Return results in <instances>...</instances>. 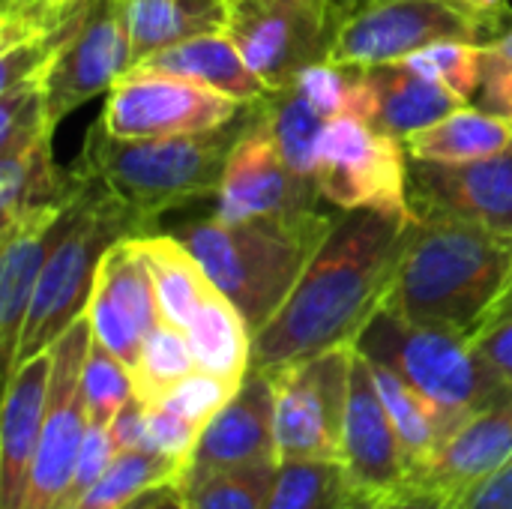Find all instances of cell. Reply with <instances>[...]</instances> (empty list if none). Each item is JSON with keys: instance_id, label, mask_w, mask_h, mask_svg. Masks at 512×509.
Segmentation results:
<instances>
[{"instance_id": "cell-1", "label": "cell", "mask_w": 512, "mask_h": 509, "mask_svg": "<svg viewBox=\"0 0 512 509\" xmlns=\"http://www.w3.org/2000/svg\"><path fill=\"white\" fill-rule=\"evenodd\" d=\"M411 234L408 210H342L282 309L252 336V369L354 348L381 312Z\"/></svg>"}, {"instance_id": "cell-2", "label": "cell", "mask_w": 512, "mask_h": 509, "mask_svg": "<svg viewBox=\"0 0 512 509\" xmlns=\"http://www.w3.org/2000/svg\"><path fill=\"white\" fill-rule=\"evenodd\" d=\"M512 279V234L471 222H417L384 309L474 339Z\"/></svg>"}, {"instance_id": "cell-3", "label": "cell", "mask_w": 512, "mask_h": 509, "mask_svg": "<svg viewBox=\"0 0 512 509\" xmlns=\"http://www.w3.org/2000/svg\"><path fill=\"white\" fill-rule=\"evenodd\" d=\"M333 225L336 216L321 210L252 219H222L213 210L168 234L198 258L216 291L240 309L255 336L282 309Z\"/></svg>"}, {"instance_id": "cell-4", "label": "cell", "mask_w": 512, "mask_h": 509, "mask_svg": "<svg viewBox=\"0 0 512 509\" xmlns=\"http://www.w3.org/2000/svg\"><path fill=\"white\" fill-rule=\"evenodd\" d=\"M255 108L258 102L246 105L243 114L219 129L168 138H114L96 120L72 165L156 228L159 216L222 192L228 159Z\"/></svg>"}, {"instance_id": "cell-5", "label": "cell", "mask_w": 512, "mask_h": 509, "mask_svg": "<svg viewBox=\"0 0 512 509\" xmlns=\"http://www.w3.org/2000/svg\"><path fill=\"white\" fill-rule=\"evenodd\" d=\"M153 231L156 228L150 222H144L123 201H117L105 186L84 177V192L75 204V219L66 228V234L57 240V246L51 249L42 267V276L36 282V294H33V303L21 330L12 372L18 369V363L42 351H51L54 342L78 318L87 315L96 273H99L105 252L126 237H141Z\"/></svg>"}, {"instance_id": "cell-6", "label": "cell", "mask_w": 512, "mask_h": 509, "mask_svg": "<svg viewBox=\"0 0 512 509\" xmlns=\"http://www.w3.org/2000/svg\"><path fill=\"white\" fill-rule=\"evenodd\" d=\"M354 348L366 360L405 378L438 411L447 438L480 411L512 396L507 384L477 357L468 336L408 324L384 306Z\"/></svg>"}, {"instance_id": "cell-7", "label": "cell", "mask_w": 512, "mask_h": 509, "mask_svg": "<svg viewBox=\"0 0 512 509\" xmlns=\"http://www.w3.org/2000/svg\"><path fill=\"white\" fill-rule=\"evenodd\" d=\"M512 27V9H480L465 0H375L336 33L330 63L402 60L435 42L492 45Z\"/></svg>"}, {"instance_id": "cell-8", "label": "cell", "mask_w": 512, "mask_h": 509, "mask_svg": "<svg viewBox=\"0 0 512 509\" xmlns=\"http://www.w3.org/2000/svg\"><path fill=\"white\" fill-rule=\"evenodd\" d=\"M225 33L267 90L327 63L339 21L330 0H225Z\"/></svg>"}, {"instance_id": "cell-9", "label": "cell", "mask_w": 512, "mask_h": 509, "mask_svg": "<svg viewBox=\"0 0 512 509\" xmlns=\"http://www.w3.org/2000/svg\"><path fill=\"white\" fill-rule=\"evenodd\" d=\"M315 180L336 210H408V147L360 117H336L321 135Z\"/></svg>"}, {"instance_id": "cell-10", "label": "cell", "mask_w": 512, "mask_h": 509, "mask_svg": "<svg viewBox=\"0 0 512 509\" xmlns=\"http://www.w3.org/2000/svg\"><path fill=\"white\" fill-rule=\"evenodd\" d=\"M351 360L354 348H336L267 372L276 396L279 462H342V426L348 405Z\"/></svg>"}, {"instance_id": "cell-11", "label": "cell", "mask_w": 512, "mask_h": 509, "mask_svg": "<svg viewBox=\"0 0 512 509\" xmlns=\"http://www.w3.org/2000/svg\"><path fill=\"white\" fill-rule=\"evenodd\" d=\"M93 342L90 318H78L51 348L54 372L48 390V411L42 423L39 450L30 471V486L21 509H63L87 435L84 363Z\"/></svg>"}, {"instance_id": "cell-12", "label": "cell", "mask_w": 512, "mask_h": 509, "mask_svg": "<svg viewBox=\"0 0 512 509\" xmlns=\"http://www.w3.org/2000/svg\"><path fill=\"white\" fill-rule=\"evenodd\" d=\"M243 111V102L207 84L129 69L108 90L99 120L114 138H168L219 129Z\"/></svg>"}, {"instance_id": "cell-13", "label": "cell", "mask_w": 512, "mask_h": 509, "mask_svg": "<svg viewBox=\"0 0 512 509\" xmlns=\"http://www.w3.org/2000/svg\"><path fill=\"white\" fill-rule=\"evenodd\" d=\"M408 213L512 234V147L471 162H429L408 153Z\"/></svg>"}, {"instance_id": "cell-14", "label": "cell", "mask_w": 512, "mask_h": 509, "mask_svg": "<svg viewBox=\"0 0 512 509\" xmlns=\"http://www.w3.org/2000/svg\"><path fill=\"white\" fill-rule=\"evenodd\" d=\"M132 66V39L126 9L120 0H90L81 27L63 45V51L42 72V99L48 123H57L93 99L111 90Z\"/></svg>"}, {"instance_id": "cell-15", "label": "cell", "mask_w": 512, "mask_h": 509, "mask_svg": "<svg viewBox=\"0 0 512 509\" xmlns=\"http://www.w3.org/2000/svg\"><path fill=\"white\" fill-rule=\"evenodd\" d=\"M321 198L318 180L294 171L279 153L258 102L249 129L228 159L216 213L222 219L288 216L318 210Z\"/></svg>"}, {"instance_id": "cell-16", "label": "cell", "mask_w": 512, "mask_h": 509, "mask_svg": "<svg viewBox=\"0 0 512 509\" xmlns=\"http://www.w3.org/2000/svg\"><path fill=\"white\" fill-rule=\"evenodd\" d=\"M87 318L93 336L132 369L141 357L147 336L162 321L156 282L138 246V237H126L105 252L96 273Z\"/></svg>"}, {"instance_id": "cell-17", "label": "cell", "mask_w": 512, "mask_h": 509, "mask_svg": "<svg viewBox=\"0 0 512 509\" xmlns=\"http://www.w3.org/2000/svg\"><path fill=\"white\" fill-rule=\"evenodd\" d=\"M342 468L363 498H399L408 483L396 426L378 393L372 363L354 348L342 426Z\"/></svg>"}, {"instance_id": "cell-18", "label": "cell", "mask_w": 512, "mask_h": 509, "mask_svg": "<svg viewBox=\"0 0 512 509\" xmlns=\"http://www.w3.org/2000/svg\"><path fill=\"white\" fill-rule=\"evenodd\" d=\"M258 462H279L276 396L270 375L261 369H249L243 384L204 429L189 462V471L183 477V486Z\"/></svg>"}, {"instance_id": "cell-19", "label": "cell", "mask_w": 512, "mask_h": 509, "mask_svg": "<svg viewBox=\"0 0 512 509\" xmlns=\"http://www.w3.org/2000/svg\"><path fill=\"white\" fill-rule=\"evenodd\" d=\"M510 459L512 396L480 411L465 426H459L444 441L438 456L423 471L408 477L402 495H426L456 509L477 483H483L489 474L504 468Z\"/></svg>"}, {"instance_id": "cell-20", "label": "cell", "mask_w": 512, "mask_h": 509, "mask_svg": "<svg viewBox=\"0 0 512 509\" xmlns=\"http://www.w3.org/2000/svg\"><path fill=\"white\" fill-rule=\"evenodd\" d=\"M81 198V195H78ZM75 204L69 207H36L12 228L0 234L3 243V261H0V357L6 375L15 366L21 330L36 294V282L42 276V267L57 246V240L66 234V228L75 219Z\"/></svg>"}, {"instance_id": "cell-21", "label": "cell", "mask_w": 512, "mask_h": 509, "mask_svg": "<svg viewBox=\"0 0 512 509\" xmlns=\"http://www.w3.org/2000/svg\"><path fill=\"white\" fill-rule=\"evenodd\" d=\"M348 66H354L351 117H360L369 126L396 135L402 141L411 132L426 129L465 105L444 84L420 75L405 60H384L366 66L348 63Z\"/></svg>"}, {"instance_id": "cell-22", "label": "cell", "mask_w": 512, "mask_h": 509, "mask_svg": "<svg viewBox=\"0 0 512 509\" xmlns=\"http://www.w3.org/2000/svg\"><path fill=\"white\" fill-rule=\"evenodd\" d=\"M54 354L42 351L6 375L0 435V509H21L48 411Z\"/></svg>"}, {"instance_id": "cell-23", "label": "cell", "mask_w": 512, "mask_h": 509, "mask_svg": "<svg viewBox=\"0 0 512 509\" xmlns=\"http://www.w3.org/2000/svg\"><path fill=\"white\" fill-rule=\"evenodd\" d=\"M51 135L18 141L0 150V228H12L18 216L36 207H69L84 192V177L51 156Z\"/></svg>"}, {"instance_id": "cell-24", "label": "cell", "mask_w": 512, "mask_h": 509, "mask_svg": "<svg viewBox=\"0 0 512 509\" xmlns=\"http://www.w3.org/2000/svg\"><path fill=\"white\" fill-rule=\"evenodd\" d=\"M132 69L189 78V81L207 84L243 105H255L270 93L267 84L252 72V66L246 63V57L240 54V48L231 42V36L225 30L192 36L186 42L162 48Z\"/></svg>"}, {"instance_id": "cell-25", "label": "cell", "mask_w": 512, "mask_h": 509, "mask_svg": "<svg viewBox=\"0 0 512 509\" xmlns=\"http://www.w3.org/2000/svg\"><path fill=\"white\" fill-rule=\"evenodd\" d=\"M189 345L195 351L198 369L240 387L252 369V330L240 309L216 291V285L198 303L189 327Z\"/></svg>"}, {"instance_id": "cell-26", "label": "cell", "mask_w": 512, "mask_h": 509, "mask_svg": "<svg viewBox=\"0 0 512 509\" xmlns=\"http://www.w3.org/2000/svg\"><path fill=\"white\" fill-rule=\"evenodd\" d=\"M126 9L132 66L192 36L225 30V0H120ZM129 66V69H132Z\"/></svg>"}, {"instance_id": "cell-27", "label": "cell", "mask_w": 512, "mask_h": 509, "mask_svg": "<svg viewBox=\"0 0 512 509\" xmlns=\"http://www.w3.org/2000/svg\"><path fill=\"white\" fill-rule=\"evenodd\" d=\"M405 147L411 156L429 162H471L495 156L512 147V120L477 105H462L438 123L411 132Z\"/></svg>"}, {"instance_id": "cell-28", "label": "cell", "mask_w": 512, "mask_h": 509, "mask_svg": "<svg viewBox=\"0 0 512 509\" xmlns=\"http://www.w3.org/2000/svg\"><path fill=\"white\" fill-rule=\"evenodd\" d=\"M138 246H141V252L150 264L153 282H156L162 321L186 330L198 303L213 288L210 276L204 273L198 258L168 231L141 234Z\"/></svg>"}, {"instance_id": "cell-29", "label": "cell", "mask_w": 512, "mask_h": 509, "mask_svg": "<svg viewBox=\"0 0 512 509\" xmlns=\"http://www.w3.org/2000/svg\"><path fill=\"white\" fill-rule=\"evenodd\" d=\"M372 375H375L378 393L384 399V408L396 426V435H399V444L405 453V465H408V477H414L444 447V441H447L444 423H441L438 411L393 369L372 363Z\"/></svg>"}, {"instance_id": "cell-30", "label": "cell", "mask_w": 512, "mask_h": 509, "mask_svg": "<svg viewBox=\"0 0 512 509\" xmlns=\"http://www.w3.org/2000/svg\"><path fill=\"white\" fill-rule=\"evenodd\" d=\"M261 114H264V123L270 126L273 141H276L279 153L285 156V162L294 171L315 177L318 144H321V135L330 120L312 105V99L297 84L270 90L261 99Z\"/></svg>"}, {"instance_id": "cell-31", "label": "cell", "mask_w": 512, "mask_h": 509, "mask_svg": "<svg viewBox=\"0 0 512 509\" xmlns=\"http://www.w3.org/2000/svg\"><path fill=\"white\" fill-rule=\"evenodd\" d=\"M360 498L342 462L288 459L276 468L267 509H351Z\"/></svg>"}, {"instance_id": "cell-32", "label": "cell", "mask_w": 512, "mask_h": 509, "mask_svg": "<svg viewBox=\"0 0 512 509\" xmlns=\"http://www.w3.org/2000/svg\"><path fill=\"white\" fill-rule=\"evenodd\" d=\"M183 474L177 465L156 453H132L117 450L108 471L99 483L72 509H123L153 489H177L180 492Z\"/></svg>"}, {"instance_id": "cell-33", "label": "cell", "mask_w": 512, "mask_h": 509, "mask_svg": "<svg viewBox=\"0 0 512 509\" xmlns=\"http://www.w3.org/2000/svg\"><path fill=\"white\" fill-rule=\"evenodd\" d=\"M192 372H198V360H195L186 330L168 321H159V327L147 336L138 363L132 366L135 399L144 408H153Z\"/></svg>"}, {"instance_id": "cell-34", "label": "cell", "mask_w": 512, "mask_h": 509, "mask_svg": "<svg viewBox=\"0 0 512 509\" xmlns=\"http://www.w3.org/2000/svg\"><path fill=\"white\" fill-rule=\"evenodd\" d=\"M279 462H258L225 471L180 489L186 509H267Z\"/></svg>"}, {"instance_id": "cell-35", "label": "cell", "mask_w": 512, "mask_h": 509, "mask_svg": "<svg viewBox=\"0 0 512 509\" xmlns=\"http://www.w3.org/2000/svg\"><path fill=\"white\" fill-rule=\"evenodd\" d=\"M84 399L90 423L99 426H111L117 414L135 399L132 369L117 354H111L96 336L90 342L84 363Z\"/></svg>"}, {"instance_id": "cell-36", "label": "cell", "mask_w": 512, "mask_h": 509, "mask_svg": "<svg viewBox=\"0 0 512 509\" xmlns=\"http://www.w3.org/2000/svg\"><path fill=\"white\" fill-rule=\"evenodd\" d=\"M420 75L444 84L465 105L477 102L483 78V45L474 42H435L423 51L402 57Z\"/></svg>"}, {"instance_id": "cell-37", "label": "cell", "mask_w": 512, "mask_h": 509, "mask_svg": "<svg viewBox=\"0 0 512 509\" xmlns=\"http://www.w3.org/2000/svg\"><path fill=\"white\" fill-rule=\"evenodd\" d=\"M42 132H54V126L48 123V114H45L39 78L0 90V150L18 141L36 138Z\"/></svg>"}, {"instance_id": "cell-38", "label": "cell", "mask_w": 512, "mask_h": 509, "mask_svg": "<svg viewBox=\"0 0 512 509\" xmlns=\"http://www.w3.org/2000/svg\"><path fill=\"white\" fill-rule=\"evenodd\" d=\"M234 390H237L234 384L198 369L183 384H177L159 405H165L168 411H174L180 420H186L189 426H195L204 435V429L222 411V405L234 396Z\"/></svg>"}, {"instance_id": "cell-39", "label": "cell", "mask_w": 512, "mask_h": 509, "mask_svg": "<svg viewBox=\"0 0 512 509\" xmlns=\"http://www.w3.org/2000/svg\"><path fill=\"white\" fill-rule=\"evenodd\" d=\"M477 108L512 120V27L492 45H483V78Z\"/></svg>"}, {"instance_id": "cell-40", "label": "cell", "mask_w": 512, "mask_h": 509, "mask_svg": "<svg viewBox=\"0 0 512 509\" xmlns=\"http://www.w3.org/2000/svg\"><path fill=\"white\" fill-rule=\"evenodd\" d=\"M477 357L507 384L512 393V321H498L471 339Z\"/></svg>"}, {"instance_id": "cell-41", "label": "cell", "mask_w": 512, "mask_h": 509, "mask_svg": "<svg viewBox=\"0 0 512 509\" xmlns=\"http://www.w3.org/2000/svg\"><path fill=\"white\" fill-rule=\"evenodd\" d=\"M111 441H114V450L153 453L150 450V432H147V411L138 399H132L117 414V420L111 423Z\"/></svg>"}, {"instance_id": "cell-42", "label": "cell", "mask_w": 512, "mask_h": 509, "mask_svg": "<svg viewBox=\"0 0 512 509\" xmlns=\"http://www.w3.org/2000/svg\"><path fill=\"white\" fill-rule=\"evenodd\" d=\"M456 509H512V459L477 483Z\"/></svg>"}, {"instance_id": "cell-43", "label": "cell", "mask_w": 512, "mask_h": 509, "mask_svg": "<svg viewBox=\"0 0 512 509\" xmlns=\"http://www.w3.org/2000/svg\"><path fill=\"white\" fill-rule=\"evenodd\" d=\"M498 321H512V279H510V285L504 288V294L498 297V303L492 306V312L486 315L483 330H486V327H492V324H498Z\"/></svg>"}, {"instance_id": "cell-44", "label": "cell", "mask_w": 512, "mask_h": 509, "mask_svg": "<svg viewBox=\"0 0 512 509\" xmlns=\"http://www.w3.org/2000/svg\"><path fill=\"white\" fill-rule=\"evenodd\" d=\"M393 509H453V507H447V504H441V501H435V498H426V495H402V498H396Z\"/></svg>"}, {"instance_id": "cell-45", "label": "cell", "mask_w": 512, "mask_h": 509, "mask_svg": "<svg viewBox=\"0 0 512 509\" xmlns=\"http://www.w3.org/2000/svg\"><path fill=\"white\" fill-rule=\"evenodd\" d=\"M147 509H186L183 507V498H180V492L177 489H168V492H162L153 504Z\"/></svg>"}, {"instance_id": "cell-46", "label": "cell", "mask_w": 512, "mask_h": 509, "mask_svg": "<svg viewBox=\"0 0 512 509\" xmlns=\"http://www.w3.org/2000/svg\"><path fill=\"white\" fill-rule=\"evenodd\" d=\"M396 498H363L354 509H393Z\"/></svg>"}, {"instance_id": "cell-47", "label": "cell", "mask_w": 512, "mask_h": 509, "mask_svg": "<svg viewBox=\"0 0 512 509\" xmlns=\"http://www.w3.org/2000/svg\"><path fill=\"white\" fill-rule=\"evenodd\" d=\"M162 492H168V489H153V492L141 495L138 501H132L129 507H123V509H147V507H150V504H153V501H156V498H159V495H162Z\"/></svg>"}, {"instance_id": "cell-48", "label": "cell", "mask_w": 512, "mask_h": 509, "mask_svg": "<svg viewBox=\"0 0 512 509\" xmlns=\"http://www.w3.org/2000/svg\"><path fill=\"white\" fill-rule=\"evenodd\" d=\"M471 6H480V9H512L507 0H465Z\"/></svg>"}, {"instance_id": "cell-49", "label": "cell", "mask_w": 512, "mask_h": 509, "mask_svg": "<svg viewBox=\"0 0 512 509\" xmlns=\"http://www.w3.org/2000/svg\"><path fill=\"white\" fill-rule=\"evenodd\" d=\"M360 501H363V498H360ZM360 501H357V504H360ZM357 504H354V507H357ZM354 507H351V509H354Z\"/></svg>"}]
</instances>
